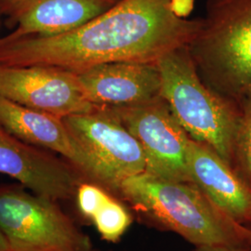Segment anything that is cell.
I'll use <instances>...</instances> for the list:
<instances>
[{"mask_svg": "<svg viewBox=\"0 0 251 251\" xmlns=\"http://www.w3.org/2000/svg\"><path fill=\"white\" fill-rule=\"evenodd\" d=\"M118 0H31L8 18L12 32L4 36L17 39L30 36H56L88 24L112 8Z\"/></svg>", "mask_w": 251, "mask_h": 251, "instance_id": "13", "label": "cell"}, {"mask_svg": "<svg viewBox=\"0 0 251 251\" xmlns=\"http://www.w3.org/2000/svg\"><path fill=\"white\" fill-rule=\"evenodd\" d=\"M245 226L248 228V230H249V232H250V236H249V245H250V247L251 248V223H249V224H247V225H245Z\"/></svg>", "mask_w": 251, "mask_h": 251, "instance_id": "19", "label": "cell"}, {"mask_svg": "<svg viewBox=\"0 0 251 251\" xmlns=\"http://www.w3.org/2000/svg\"><path fill=\"white\" fill-rule=\"evenodd\" d=\"M102 240L117 243L132 224V216L119 198L110 193L90 217Z\"/></svg>", "mask_w": 251, "mask_h": 251, "instance_id": "14", "label": "cell"}, {"mask_svg": "<svg viewBox=\"0 0 251 251\" xmlns=\"http://www.w3.org/2000/svg\"><path fill=\"white\" fill-rule=\"evenodd\" d=\"M161 97L189 137L213 149L230 166L240 115L239 103L208 88L187 46L162 57Z\"/></svg>", "mask_w": 251, "mask_h": 251, "instance_id": "4", "label": "cell"}, {"mask_svg": "<svg viewBox=\"0 0 251 251\" xmlns=\"http://www.w3.org/2000/svg\"><path fill=\"white\" fill-rule=\"evenodd\" d=\"M202 19L179 14L174 0H118L88 24L56 36L0 38V64L48 65L80 72L115 62L157 63L186 47Z\"/></svg>", "mask_w": 251, "mask_h": 251, "instance_id": "1", "label": "cell"}, {"mask_svg": "<svg viewBox=\"0 0 251 251\" xmlns=\"http://www.w3.org/2000/svg\"><path fill=\"white\" fill-rule=\"evenodd\" d=\"M31 0H0V15L9 17L17 14Z\"/></svg>", "mask_w": 251, "mask_h": 251, "instance_id": "16", "label": "cell"}, {"mask_svg": "<svg viewBox=\"0 0 251 251\" xmlns=\"http://www.w3.org/2000/svg\"><path fill=\"white\" fill-rule=\"evenodd\" d=\"M188 172L190 182L233 222L241 225L251 223V189L213 149L191 138Z\"/></svg>", "mask_w": 251, "mask_h": 251, "instance_id": "12", "label": "cell"}, {"mask_svg": "<svg viewBox=\"0 0 251 251\" xmlns=\"http://www.w3.org/2000/svg\"><path fill=\"white\" fill-rule=\"evenodd\" d=\"M0 173L35 194L57 201L75 199L77 186L88 180L60 155L27 144L1 125Z\"/></svg>", "mask_w": 251, "mask_h": 251, "instance_id": "9", "label": "cell"}, {"mask_svg": "<svg viewBox=\"0 0 251 251\" xmlns=\"http://www.w3.org/2000/svg\"><path fill=\"white\" fill-rule=\"evenodd\" d=\"M76 74L88 99L97 107L138 105L161 97L157 63H101Z\"/></svg>", "mask_w": 251, "mask_h": 251, "instance_id": "10", "label": "cell"}, {"mask_svg": "<svg viewBox=\"0 0 251 251\" xmlns=\"http://www.w3.org/2000/svg\"><path fill=\"white\" fill-rule=\"evenodd\" d=\"M0 125L27 144L60 155L80 171L85 179L100 184L94 163L75 140L63 118L0 96Z\"/></svg>", "mask_w": 251, "mask_h": 251, "instance_id": "11", "label": "cell"}, {"mask_svg": "<svg viewBox=\"0 0 251 251\" xmlns=\"http://www.w3.org/2000/svg\"><path fill=\"white\" fill-rule=\"evenodd\" d=\"M201 19L190 56L208 88L238 101L251 90V0H206Z\"/></svg>", "mask_w": 251, "mask_h": 251, "instance_id": "3", "label": "cell"}, {"mask_svg": "<svg viewBox=\"0 0 251 251\" xmlns=\"http://www.w3.org/2000/svg\"><path fill=\"white\" fill-rule=\"evenodd\" d=\"M117 198L152 225L196 247L249 245L248 228L233 222L192 182L144 172L124 179Z\"/></svg>", "mask_w": 251, "mask_h": 251, "instance_id": "2", "label": "cell"}, {"mask_svg": "<svg viewBox=\"0 0 251 251\" xmlns=\"http://www.w3.org/2000/svg\"><path fill=\"white\" fill-rule=\"evenodd\" d=\"M106 108L143 148L145 172L163 179L190 182V137L162 97L138 105Z\"/></svg>", "mask_w": 251, "mask_h": 251, "instance_id": "7", "label": "cell"}, {"mask_svg": "<svg viewBox=\"0 0 251 251\" xmlns=\"http://www.w3.org/2000/svg\"><path fill=\"white\" fill-rule=\"evenodd\" d=\"M0 251H10L9 243L0 229Z\"/></svg>", "mask_w": 251, "mask_h": 251, "instance_id": "18", "label": "cell"}, {"mask_svg": "<svg viewBox=\"0 0 251 251\" xmlns=\"http://www.w3.org/2000/svg\"><path fill=\"white\" fill-rule=\"evenodd\" d=\"M63 121L94 163L100 184L115 196L124 179L146 171L143 148L108 108L97 107Z\"/></svg>", "mask_w": 251, "mask_h": 251, "instance_id": "6", "label": "cell"}, {"mask_svg": "<svg viewBox=\"0 0 251 251\" xmlns=\"http://www.w3.org/2000/svg\"><path fill=\"white\" fill-rule=\"evenodd\" d=\"M238 103L240 115L233 140L231 167L251 189V90Z\"/></svg>", "mask_w": 251, "mask_h": 251, "instance_id": "15", "label": "cell"}, {"mask_svg": "<svg viewBox=\"0 0 251 251\" xmlns=\"http://www.w3.org/2000/svg\"><path fill=\"white\" fill-rule=\"evenodd\" d=\"M0 96L61 118L97 108L88 99L77 74L56 66L0 64Z\"/></svg>", "mask_w": 251, "mask_h": 251, "instance_id": "8", "label": "cell"}, {"mask_svg": "<svg viewBox=\"0 0 251 251\" xmlns=\"http://www.w3.org/2000/svg\"><path fill=\"white\" fill-rule=\"evenodd\" d=\"M196 251H251L249 245L241 246H199Z\"/></svg>", "mask_w": 251, "mask_h": 251, "instance_id": "17", "label": "cell"}, {"mask_svg": "<svg viewBox=\"0 0 251 251\" xmlns=\"http://www.w3.org/2000/svg\"><path fill=\"white\" fill-rule=\"evenodd\" d=\"M0 229L10 251H94L59 201L18 182L0 185Z\"/></svg>", "mask_w": 251, "mask_h": 251, "instance_id": "5", "label": "cell"}]
</instances>
